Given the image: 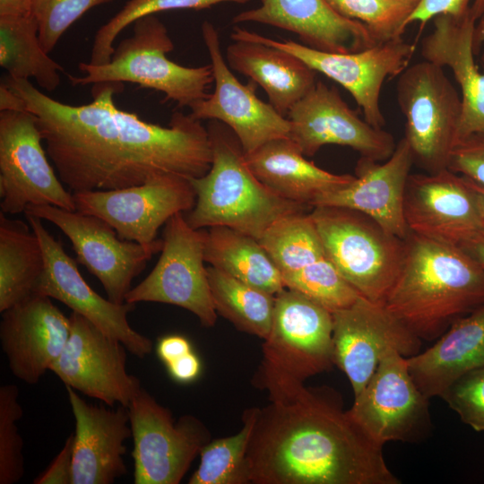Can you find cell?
<instances>
[{"label": "cell", "instance_id": "cell-52", "mask_svg": "<svg viewBox=\"0 0 484 484\" xmlns=\"http://www.w3.org/2000/svg\"><path fill=\"white\" fill-rule=\"evenodd\" d=\"M410 7L413 10L420 4L422 0H397Z\"/></svg>", "mask_w": 484, "mask_h": 484}, {"label": "cell", "instance_id": "cell-32", "mask_svg": "<svg viewBox=\"0 0 484 484\" xmlns=\"http://www.w3.org/2000/svg\"><path fill=\"white\" fill-rule=\"evenodd\" d=\"M0 65L8 76L34 79L40 88L54 91L61 83L63 67L43 48L33 13L0 15Z\"/></svg>", "mask_w": 484, "mask_h": 484}, {"label": "cell", "instance_id": "cell-51", "mask_svg": "<svg viewBox=\"0 0 484 484\" xmlns=\"http://www.w3.org/2000/svg\"><path fill=\"white\" fill-rule=\"evenodd\" d=\"M484 42V19L479 22V25L476 26L475 37H474V48L478 52V48Z\"/></svg>", "mask_w": 484, "mask_h": 484}, {"label": "cell", "instance_id": "cell-12", "mask_svg": "<svg viewBox=\"0 0 484 484\" xmlns=\"http://www.w3.org/2000/svg\"><path fill=\"white\" fill-rule=\"evenodd\" d=\"M359 428L383 447L390 441L415 442L430 430L429 399L417 386L407 358L390 349L347 411Z\"/></svg>", "mask_w": 484, "mask_h": 484}, {"label": "cell", "instance_id": "cell-19", "mask_svg": "<svg viewBox=\"0 0 484 484\" xmlns=\"http://www.w3.org/2000/svg\"><path fill=\"white\" fill-rule=\"evenodd\" d=\"M332 315L333 362L347 376L354 396L363 390L390 349L406 358L419 351L421 340L384 304L360 297Z\"/></svg>", "mask_w": 484, "mask_h": 484}, {"label": "cell", "instance_id": "cell-26", "mask_svg": "<svg viewBox=\"0 0 484 484\" xmlns=\"http://www.w3.org/2000/svg\"><path fill=\"white\" fill-rule=\"evenodd\" d=\"M433 22L432 32L422 39L420 53L423 59L449 67L460 86L462 116L457 143L484 131V72L480 73L474 61L477 22L471 16L457 18L449 14H439Z\"/></svg>", "mask_w": 484, "mask_h": 484}, {"label": "cell", "instance_id": "cell-11", "mask_svg": "<svg viewBox=\"0 0 484 484\" xmlns=\"http://www.w3.org/2000/svg\"><path fill=\"white\" fill-rule=\"evenodd\" d=\"M185 212L165 224L160 256L150 274L125 296V302L175 305L194 314L204 327L217 320L207 267L204 266L203 229L186 221Z\"/></svg>", "mask_w": 484, "mask_h": 484}, {"label": "cell", "instance_id": "cell-21", "mask_svg": "<svg viewBox=\"0 0 484 484\" xmlns=\"http://www.w3.org/2000/svg\"><path fill=\"white\" fill-rule=\"evenodd\" d=\"M404 219L411 233L457 246L484 228L465 178L448 169L410 175Z\"/></svg>", "mask_w": 484, "mask_h": 484}, {"label": "cell", "instance_id": "cell-10", "mask_svg": "<svg viewBox=\"0 0 484 484\" xmlns=\"http://www.w3.org/2000/svg\"><path fill=\"white\" fill-rule=\"evenodd\" d=\"M134 442V484H178L211 441L205 425L192 415L177 422L143 387L127 406Z\"/></svg>", "mask_w": 484, "mask_h": 484}, {"label": "cell", "instance_id": "cell-35", "mask_svg": "<svg viewBox=\"0 0 484 484\" xmlns=\"http://www.w3.org/2000/svg\"><path fill=\"white\" fill-rule=\"evenodd\" d=\"M256 409H246L243 426L235 435L209 441L200 452V464L190 477V484L249 483L246 452Z\"/></svg>", "mask_w": 484, "mask_h": 484}, {"label": "cell", "instance_id": "cell-50", "mask_svg": "<svg viewBox=\"0 0 484 484\" xmlns=\"http://www.w3.org/2000/svg\"><path fill=\"white\" fill-rule=\"evenodd\" d=\"M474 197L479 212L484 220V186L463 177Z\"/></svg>", "mask_w": 484, "mask_h": 484}, {"label": "cell", "instance_id": "cell-34", "mask_svg": "<svg viewBox=\"0 0 484 484\" xmlns=\"http://www.w3.org/2000/svg\"><path fill=\"white\" fill-rule=\"evenodd\" d=\"M281 275L292 273L325 256L315 223L307 212L286 215L258 239Z\"/></svg>", "mask_w": 484, "mask_h": 484}, {"label": "cell", "instance_id": "cell-20", "mask_svg": "<svg viewBox=\"0 0 484 484\" xmlns=\"http://www.w3.org/2000/svg\"><path fill=\"white\" fill-rule=\"evenodd\" d=\"M290 138L307 157L323 146L350 147L375 161H384L393 152L394 137L359 117L334 87L317 81L314 87L289 110Z\"/></svg>", "mask_w": 484, "mask_h": 484}, {"label": "cell", "instance_id": "cell-41", "mask_svg": "<svg viewBox=\"0 0 484 484\" xmlns=\"http://www.w3.org/2000/svg\"><path fill=\"white\" fill-rule=\"evenodd\" d=\"M442 399L465 424L484 431V367L457 379Z\"/></svg>", "mask_w": 484, "mask_h": 484}, {"label": "cell", "instance_id": "cell-5", "mask_svg": "<svg viewBox=\"0 0 484 484\" xmlns=\"http://www.w3.org/2000/svg\"><path fill=\"white\" fill-rule=\"evenodd\" d=\"M133 25V34L121 40L108 63H80L82 75H69L72 84L134 83L163 92L166 99L189 108L209 95L213 82L211 65L186 67L169 59L167 53L174 49V44L154 14L142 17Z\"/></svg>", "mask_w": 484, "mask_h": 484}, {"label": "cell", "instance_id": "cell-7", "mask_svg": "<svg viewBox=\"0 0 484 484\" xmlns=\"http://www.w3.org/2000/svg\"><path fill=\"white\" fill-rule=\"evenodd\" d=\"M397 101L413 161L427 173L447 169L462 116V99L444 68L423 59L399 75Z\"/></svg>", "mask_w": 484, "mask_h": 484}, {"label": "cell", "instance_id": "cell-15", "mask_svg": "<svg viewBox=\"0 0 484 484\" xmlns=\"http://www.w3.org/2000/svg\"><path fill=\"white\" fill-rule=\"evenodd\" d=\"M69 318V338L50 371L65 386L108 407H127L142 388L126 369L127 349L82 315L72 312Z\"/></svg>", "mask_w": 484, "mask_h": 484}, {"label": "cell", "instance_id": "cell-3", "mask_svg": "<svg viewBox=\"0 0 484 484\" xmlns=\"http://www.w3.org/2000/svg\"><path fill=\"white\" fill-rule=\"evenodd\" d=\"M385 307L420 340L484 306V269L457 246L410 233Z\"/></svg>", "mask_w": 484, "mask_h": 484}, {"label": "cell", "instance_id": "cell-29", "mask_svg": "<svg viewBox=\"0 0 484 484\" xmlns=\"http://www.w3.org/2000/svg\"><path fill=\"white\" fill-rule=\"evenodd\" d=\"M229 66L266 92L283 117L315 84L316 72L284 50L249 40H234L226 51Z\"/></svg>", "mask_w": 484, "mask_h": 484}, {"label": "cell", "instance_id": "cell-46", "mask_svg": "<svg viewBox=\"0 0 484 484\" xmlns=\"http://www.w3.org/2000/svg\"><path fill=\"white\" fill-rule=\"evenodd\" d=\"M156 351L160 360L167 365L193 351V349L186 337L174 334L160 338L157 343Z\"/></svg>", "mask_w": 484, "mask_h": 484}, {"label": "cell", "instance_id": "cell-27", "mask_svg": "<svg viewBox=\"0 0 484 484\" xmlns=\"http://www.w3.org/2000/svg\"><path fill=\"white\" fill-rule=\"evenodd\" d=\"M407 364L428 399L442 398L461 376L484 367V306L455 320L432 346L408 357Z\"/></svg>", "mask_w": 484, "mask_h": 484}, {"label": "cell", "instance_id": "cell-47", "mask_svg": "<svg viewBox=\"0 0 484 484\" xmlns=\"http://www.w3.org/2000/svg\"><path fill=\"white\" fill-rule=\"evenodd\" d=\"M484 269V228L459 246Z\"/></svg>", "mask_w": 484, "mask_h": 484}, {"label": "cell", "instance_id": "cell-16", "mask_svg": "<svg viewBox=\"0 0 484 484\" xmlns=\"http://www.w3.org/2000/svg\"><path fill=\"white\" fill-rule=\"evenodd\" d=\"M262 361L301 382L329 370L334 365L332 312L298 291L282 290L275 295Z\"/></svg>", "mask_w": 484, "mask_h": 484}, {"label": "cell", "instance_id": "cell-1", "mask_svg": "<svg viewBox=\"0 0 484 484\" xmlns=\"http://www.w3.org/2000/svg\"><path fill=\"white\" fill-rule=\"evenodd\" d=\"M4 82L36 117L47 154L73 194L137 186L161 176L196 178L211 168L209 132L201 120L175 112L166 126L146 122L116 106L121 83L93 84L91 102L70 105L30 80L7 75Z\"/></svg>", "mask_w": 484, "mask_h": 484}, {"label": "cell", "instance_id": "cell-18", "mask_svg": "<svg viewBox=\"0 0 484 484\" xmlns=\"http://www.w3.org/2000/svg\"><path fill=\"white\" fill-rule=\"evenodd\" d=\"M202 35L211 58L214 91L194 104L190 115L201 121L217 120L227 125L246 154L273 139L289 137V119L257 97L255 82L250 80L243 84L232 73L222 56L215 27L204 22Z\"/></svg>", "mask_w": 484, "mask_h": 484}, {"label": "cell", "instance_id": "cell-45", "mask_svg": "<svg viewBox=\"0 0 484 484\" xmlns=\"http://www.w3.org/2000/svg\"><path fill=\"white\" fill-rule=\"evenodd\" d=\"M171 377L180 383L195 380L201 373V362L194 351L166 365Z\"/></svg>", "mask_w": 484, "mask_h": 484}, {"label": "cell", "instance_id": "cell-31", "mask_svg": "<svg viewBox=\"0 0 484 484\" xmlns=\"http://www.w3.org/2000/svg\"><path fill=\"white\" fill-rule=\"evenodd\" d=\"M45 268L41 243L31 227L0 213V313L34 293Z\"/></svg>", "mask_w": 484, "mask_h": 484}, {"label": "cell", "instance_id": "cell-9", "mask_svg": "<svg viewBox=\"0 0 484 484\" xmlns=\"http://www.w3.org/2000/svg\"><path fill=\"white\" fill-rule=\"evenodd\" d=\"M36 117L28 110L0 111V208L15 215L30 206L76 211L73 194L48 160Z\"/></svg>", "mask_w": 484, "mask_h": 484}, {"label": "cell", "instance_id": "cell-4", "mask_svg": "<svg viewBox=\"0 0 484 484\" xmlns=\"http://www.w3.org/2000/svg\"><path fill=\"white\" fill-rule=\"evenodd\" d=\"M207 129L212 160L204 176L190 179L196 201L185 216L192 228L224 226L259 239L276 220L310 208L284 199L264 185L227 125L211 120Z\"/></svg>", "mask_w": 484, "mask_h": 484}, {"label": "cell", "instance_id": "cell-33", "mask_svg": "<svg viewBox=\"0 0 484 484\" xmlns=\"http://www.w3.org/2000/svg\"><path fill=\"white\" fill-rule=\"evenodd\" d=\"M217 314L238 330L265 339L272 322L275 295L252 287L213 266L207 267Z\"/></svg>", "mask_w": 484, "mask_h": 484}, {"label": "cell", "instance_id": "cell-30", "mask_svg": "<svg viewBox=\"0 0 484 484\" xmlns=\"http://www.w3.org/2000/svg\"><path fill=\"white\" fill-rule=\"evenodd\" d=\"M203 229L204 260L211 266L272 295L285 289L281 272L258 239L224 226Z\"/></svg>", "mask_w": 484, "mask_h": 484}, {"label": "cell", "instance_id": "cell-2", "mask_svg": "<svg viewBox=\"0 0 484 484\" xmlns=\"http://www.w3.org/2000/svg\"><path fill=\"white\" fill-rule=\"evenodd\" d=\"M255 387L270 403L256 409L246 452L253 484H398L383 447L353 422L337 393L311 388L261 362Z\"/></svg>", "mask_w": 484, "mask_h": 484}, {"label": "cell", "instance_id": "cell-6", "mask_svg": "<svg viewBox=\"0 0 484 484\" xmlns=\"http://www.w3.org/2000/svg\"><path fill=\"white\" fill-rule=\"evenodd\" d=\"M309 214L325 257L362 297L384 304L402 269L406 240L351 209L315 206Z\"/></svg>", "mask_w": 484, "mask_h": 484}, {"label": "cell", "instance_id": "cell-24", "mask_svg": "<svg viewBox=\"0 0 484 484\" xmlns=\"http://www.w3.org/2000/svg\"><path fill=\"white\" fill-rule=\"evenodd\" d=\"M65 387L75 420L72 484H112L127 473L125 441L132 436L128 408L91 404Z\"/></svg>", "mask_w": 484, "mask_h": 484}, {"label": "cell", "instance_id": "cell-38", "mask_svg": "<svg viewBox=\"0 0 484 484\" xmlns=\"http://www.w3.org/2000/svg\"><path fill=\"white\" fill-rule=\"evenodd\" d=\"M341 16L363 23L377 43L402 36L413 9L397 0H326Z\"/></svg>", "mask_w": 484, "mask_h": 484}, {"label": "cell", "instance_id": "cell-8", "mask_svg": "<svg viewBox=\"0 0 484 484\" xmlns=\"http://www.w3.org/2000/svg\"><path fill=\"white\" fill-rule=\"evenodd\" d=\"M231 39L263 43L298 57L348 91L362 109L364 119L376 128L385 124L380 108L382 86L387 78L401 74L416 48L400 37L358 52L332 53L292 40H274L238 27L234 28Z\"/></svg>", "mask_w": 484, "mask_h": 484}, {"label": "cell", "instance_id": "cell-14", "mask_svg": "<svg viewBox=\"0 0 484 484\" xmlns=\"http://www.w3.org/2000/svg\"><path fill=\"white\" fill-rule=\"evenodd\" d=\"M24 213L56 225L71 241L77 261L99 279L108 298L117 304L125 302L133 280L162 247L121 239L106 221L78 211L39 205L28 207Z\"/></svg>", "mask_w": 484, "mask_h": 484}, {"label": "cell", "instance_id": "cell-36", "mask_svg": "<svg viewBox=\"0 0 484 484\" xmlns=\"http://www.w3.org/2000/svg\"><path fill=\"white\" fill-rule=\"evenodd\" d=\"M285 288L298 291L330 312L346 308L362 297L325 256L282 275Z\"/></svg>", "mask_w": 484, "mask_h": 484}, {"label": "cell", "instance_id": "cell-22", "mask_svg": "<svg viewBox=\"0 0 484 484\" xmlns=\"http://www.w3.org/2000/svg\"><path fill=\"white\" fill-rule=\"evenodd\" d=\"M51 299L34 292L1 313L0 342L9 369L29 385L50 371L70 335L69 316Z\"/></svg>", "mask_w": 484, "mask_h": 484}, {"label": "cell", "instance_id": "cell-48", "mask_svg": "<svg viewBox=\"0 0 484 484\" xmlns=\"http://www.w3.org/2000/svg\"><path fill=\"white\" fill-rule=\"evenodd\" d=\"M27 110L23 99L17 95L4 81L0 84V111Z\"/></svg>", "mask_w": 484, "mask_h": 484}, {"label": "cell", "instance_id": "cell-37", "mask_svg": "<svg viewBox=\"0 0 484 484\" xmlns=\"http://www.w3.org/2000/svg\"><path fill=\"white\" fill-rule=\"evenodd\" d=\"M249 0H130L95 33L90 61L91 65L108 63L114 52V42L120 32L136 20L156 13L179 10H201L212 5L234 2L245 4Z\"/></svg>", "mask_w": 484, "mask_h": 484}, {"label": "cell", "instance_id": "cell-17", "mask_svg": "<svg viewBox=\"0 0 484 484\" xmlns=\"http://www.w3.org/2000/svg\"><path fill=\"white\" fill-rule=\"evenodd\" d=\"M25 218L38 236L44 253L45 268L35 293L56 299L78 313L108 335L124 343L127 350L143 359L152 350V341L132 328L128 314L135 304H117L94 291L81 275L74 260L60 241L45 228L42 219L29 213Z\"/></svg>", "mask_w": 484, "mask_h": 484}, {"label": "cell", "instance_id": "cell-43", "mask_svg": "<svg viewBox=\"0 0 484 484\" xmlns=\"http://www.w3.org/2000/svg\"><path fill=\"white\" fill-rule=\"evenodd\" d=\"M439 14L457 18L472 17L476 22L484 19V0H422L406 21V26L414 22L421 28Z\"/></svg>", "mask_w": 484, "mask_h": 484}, {"label": "cell", "instance_id": "cell-44", "mask_svg": "<svg viewBox=\"0 0 484 484\" xmlns=\"http://www.w3.org/2000/svg\"><path fill=\"white\" fill-rule=\"evenodd\" d=\"M73 434L70 435L49 467L33 480L34 484H72Z\"/></svg>", "mask_w": 484, "mask_h": 484}, {"label": "cell", "instance_id": "cell-49", "mask_svg": "<svg viewBox=\"0 0 484 484\" xmlns=\"http://www.w3.org/2000/svg\"><path fill=\"white\" fill-rule=\"evenodd\" d=\"M35 0H0V15L32 13Z\"/></svg>", "mask_w": 484, "mask_h": 484}, {"label": "cell", "instance_id": "cell-25", "mask_svg": "<svg viewBox=\"0 0 484 484\" xmlns=\"http://www.w3.org/2000/svg\"><path fill=\"white\" fill-rule=\"evenodd\" d=\"M232 22L281 28L325 52L352 53L378 44L363 23L340 15L326 0H261L260 6L239 13Z\"/></svg>", "mask_w": 484, "mask_h": 484}, {"label": "cell", "instance_id": "cell-13", "mask_svg": "<svg viewBox=\"0 0 484 484\" xmlns=\"http://www.w3.org/2000/svg\"><path fill=\"white\" fill-rule=\"evenodd\" d=\"M76 211L97 216L121 239L147 247L162 246L159 229L175 214L188 212L196 201L190 179L161 176L128 187L74 193Z\"/></svg>", "mask_w": 484, "mask_h": 484}, {"label": "cell", "instance_id": "cell-28", "mask_svg": "<svg viewBox=\"0 0 484 484\" xmlns=\"http://www.w3.org/2000/svg\"><path fill=\"white\" fill-rule=\"evenodd\" d=\"M245 157L255 176L272 192L310 208L319 195L355 179V176L331 173L307 160L290 137L269 141Z\"/></svg>", "mask_w": 484, "mask_h": 484}, {"label": "cell", "instance_id": "cell-39", "mask_svg": "<svg viewBox=\"0 0 484 484\" xmlns=\"http://www.w3.org/2000/svg\"><path fill=\"white\" fill-rule=\"evenodd\" d=\"M19 395L15 385L0 387V484L17 483L25 472L23 441L16 424L22 416Z\"/></svg>", "mask_w": 484, "mask_h": 484}, {"label": "cell", "instance_id": "cell-40", "mask_svg": "<svg viewBox=\"0 0 484 484\" xmlns=\"http://www.w3.org/2000/svg\"><path fill=\"white\" fill-rule=\"evenodd\" d=\"M113 0H35L32 13L39 38L49 54L65 30L90 9Z\"/></svg>", "mask_w": 484, "mask_h": 484}, {"label": "cell", "instance_id": "cell-23", "mask_svg": "<svg viewBox=\"0 0 484 484\" xmlns=\"http://www.w3.org/2000/svg\"><path fill=\"white\" fill-rule=\"evenodd\" d=\"M412 164V153L403 137L383 163L361 157L355 179L341 188L319 195L312 208L351 209L370 217L392 235L406 239L411 232L404 219V196Z\"/></svg>", "mask_w": 484, "mask_h": 484}, {"label": "cell", "instance_id": "cell-42", "mask_svg": "<svg viewBox=\"0 0 484 484\" xmlns=\"http://www.w3.org/2000/svg\"><path fill=\"white\" fill-rule=\"evenodd\" d=\"M447 169L484 186V131L474 133L454 146Z\"/></svg>", "mask_w": 484, "mask_h": 484}]
</instances>
